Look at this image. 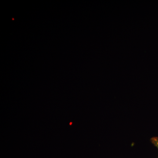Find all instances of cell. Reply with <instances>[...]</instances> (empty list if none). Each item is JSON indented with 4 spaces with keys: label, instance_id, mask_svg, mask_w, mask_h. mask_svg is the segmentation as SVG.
I'll list each match as a JSON object with an SVG mask.
<instances>
[{
    "label": "cell",
    "instance_id": "1",
    "mask_svg": "<svg viewBox=\"0 0 158 158\" xmlns=\"http://www.w3.org/2000/svg\"><path fill=\"white\" fill-rule=\"evenodd\" d=\"M150 141L158 149V137H153L151 138Z\"/></svg>",
    "mask_w": 158,
    "mask_h": 158
}]
</instances>
